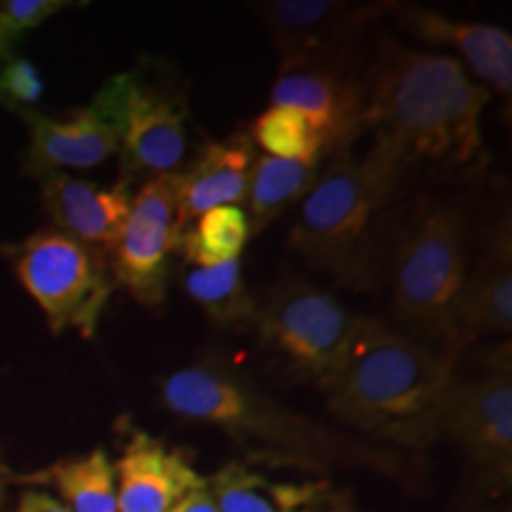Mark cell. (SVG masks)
<instances>
[{"mask_svg": "<svg viewBox=\"0 0 512 512\" xmlns=\"http://www.w3.org/2000/svg\"><path fill=\"white\" fill-rule=\"evenodd\" d=\"M467 512H496V510H486V508H475V510H467Z\"/></svg>", "mask_w": 512, "mask_h": 512, "instance_id": "obj_32", "label": "cell"}, {"mask_svg": "<svg viewBox=\"0 0 512 512\" xmlns=\"http://www.w3.org/2000/svg\"><path fill=\"white\" fill-rule=\"evenodd\" d=\"M358 318L335 294L287 278L256 299L252 328L287 368L318 384L339 366Z\"/></svg>", "mask_w": 512, "mask_h": 512, "instance_id": "obj_8", "label": "cell"}, {"mask_svg": "<svg viewBox=\"0 0 512 512\" xmlns=\"http://www.w3.org/2000/svg\"><path fill=\"white\" fill-rule=\"evenodd\" d=\"M166 512H219V508H216L214 498H211L207 484H204L202 489L190 491L188 496L181 498L174 508L166 510Z\"/></svg>", "mask_w": 512, "mask_h": 512, "instance_id": "obj_28", "label": "cell"}, {"mask_svg": "<svg viewBox=\"0 0 512 512\" xmlns=\"http://www.w3.org/2000/svg\"><path fill=\"white\" fill-rule=\"evenodd\" d=\"M159 399L178 418L226 434L247 458L259 463L313 475L373 470L396 479L411 477V463L401 451L292 411L219 361L192 363L166 375L159 380Z\"/></svg>", "mask_w": 512, "mask_h": 512, "instance_id": "obj_1", "label": "cell"}, {"mask_svg": "<svg viewBox=\"0 0 512 512\" xmlns=\"http://www.w3.org/2000/svg\"><path fill=\"white\" fill-rule=\"evenodd\" d=\"M465 219L446 202H427L415 211L396 242L389 292L394 316L418 342L437 344L439 354L460 356L456 309L467 278ZM434 349V347H432Z\"/></svg>", "mask_w": 512, "mask_h": 512, "instance_id": "obj_5", "label": "cell"}, {"mask_svg": "<svg viewBox=\"0 0 512 512\" xmlns=\"http://www.w3.org/2000/svg\"><path fill=\"white\" fill-rule=\"evenodd\" d=\"M441 437H451L486 486L503 491L512 482V373L510 356L486 375L456 380L448 394Z\"/></svg>", "mask_w": 512, "mask_h": 512, "instance_id": "obj_11", "label": "cell"}, {"mask_svg": "<svg viewBox=\"0 0 512 512\" xmlns=\"http://www.w3.org/2000/svg\"><path fill=\"white\" fill-rule=\"evenodd\" d=\"M181 283L185 294L207 313V318L214 325L252 328L256 297L245 283L240 259L211 268L185 264Z\"/></svg>", "mask_w": 512, "mask_h": 512, "instance_id": "obj_22", "label": "cell"}, {"mask_svg": "<svg viewBox=\"0 0 512 512\" xmlns=\"http://www.w3.org/2000/svg\"><path fill=\"white\" fill-rule=\"evenodd\" d=\"M43 95V81L36 67L24 57H8L0 64V102L10 110L27 112Z\"/></svg>", "mask_w": 512, "mask_h": 512, "instance_id": "obj_25", "label": "cell"}, {"mask_svg": "<svg viewBox=\"0 0 512 512\" xmlns=\"http://www.w3.org/2000/svg\"><path fill=\"white\" fill-rule=\"evenodd\" d=\"M69 5L72 3H64V0H8V3L0 5V29L10 43H15L19 36L41 27L46 19L69 8Z\"/></svg>", "mask_w": 512, "mask_h": 512, "instance_id": "obj_26", "label": "cell"}, {"mask_svg": "<svg viewBox=\"0 0 512 512\" xmlns=\"http://www.w3.org/2000/svg\"><path fill=\"white\" fill-rule=\"evenodd\" d=\"M176 242V174L152 178L133 195L131 214L107 259L114 285L124 287L140 306H162Z\"/></svg>", "mask_w": 512, "mask_h": 512, "instance_id": "obj_10", "label": "cell"}, {"mask_svg": "<svg viewBox=\"0 0 512 512\" xmlns=\"http://www.w3.org/2000/svg\"><path fill=\"white\" fill-rule=\"evenodd\" d=\"M396 24L422 43L456 50V60L477 83H486L510 102L512 95V36L484 22H463L420 5L389 3Z\"/></svg>", "mask_w": 512, "mask_h": 512, "instance_id": "obj_13", "label": "cell"}, {"mask_svg": "<svg viewBox=\"0 0 512 512\" xmlns=\"http://www.w3.org/2000/svg\"><path fill=\"white\" fill-rule=\"evenodd\" d=\"M271 105L290 107L309 117L332 157L349 150V143L363 133V76L349 64L280 67Z\"/></svg>", "mask_w": 512, "mask_h": 512, "instance_id": "obj_12", "label": "cell"}, {"mask_svg": "<svg viewBox=\"0 0 512 512\" xmlns=\"http://www.w3.org/2000/svg\"><path fill=\"white\" fill-rule=\"evenodd\" d=\"M91 105L119 131L121 188L181 171L188 152V100L181 88L138 67L102 83Z\"/></svg>", "mask_w": 512, "mask_h": 512, "instance_id": "obj_6", "label": "cell"}, {"mask_svg": "<svg viewBox=\"0 0 512 512\" xmlns=\"http://www.w3.org/2000/svg\"><path fill=\"white\" fill-rule=\"evenodd\" d=\"M252 238L245 209L226 204L204 211L178 235L176 254L188 266L211 268L240 259L247 240Z\"/></svg>", "mask_w": 512, "mask_h": 512, "instance_id": "obj_23", "label": "cell"}, {"mask_svg": "<svg viewBox=\"0 0 512 512\" xmlns=\"http://www.w3.org/2000/svg\"><path fill=\"white\" fill-rule=\"evenodd\" d=\"M254 159L249 133L204 143L190 164L176 171V235L204 211L245 202Z\"/></svg>", "mask_w": 512, "mask_h": 512, "instance_id": "obj_16", "label": "cell"}, {"mask_svg": "<svg viewBox=\"0 0 512 512\" xmlns=\"http://www.w3.org/2000/svg\"><path fill=\"white\" fill-rule=\"evenodd\" d=\"M456 361L418 339L358 318L339 366L318 382L325 406L358 437L394 451H425L441 439Z\"/></svg>", "mask_w": 512, "mask_h": 512, "instance_id": "obj_3", "label": "cell"}, {"mask_svg": "<svg viewBox=\"0 0 512 512\" xmlns=\"http://www.w3.org/2000/svg\"><path fill=\"white\" fill-rule=\"evenodd\" d=\"M119 512H166L207 484L183 451L143 430H131L114 463Z\"/></svg>", "mask_w": 512, "mask_h": 512, "instance_id": "obj_14", "label": "cell"}, {"mask_svg": "<svg viewBox=\"0 0 512 512\" xmlns=\"http://www.w3.org/2000/svg\"><path fill=\"white\" fill-rule=\"evenodd\" d=\"M27 479L34 484L55 486L69 512H119L117 475L105 448L60 460Z\"/></svg>", "mask_w": 512, "mask_h": 512, "instance_id": "obj_21", "label": "cell"}, {"mask_svg": "<svg viewBox=\"0 0 512 512\" xmlns=\"http://www.w3.org/2000/svg\"><path fill=\"white\" fill-rule=\"evenodd\" d=\"M43 207L53 228L83 245L112 254L131 214V190L114 183L102 188L98 183L81 181L67 171H55L38 178Z\"/></svg>", "mask_w": 512, "mask_h": 512, "instance_id": "obj_15", "label": "cell"}, {"mask_svg": "<svg viewBox=\"0 0 512 512\" xmlns=\"http://www.w3.org/2000/svg\"><path fill=\"white\" fill-rule=\"evenodd\" d=\"M10 46H12V43L8 41V36L3 34V29H0V64H3L10 57Z\"/></svg>", "mask_w": 512, "mask_h": 512, "instance_id": "obj_30", "label": "cell"}, {"mask_svg": "<svg viewBox=\"0 0 512 512\" xmlns=\"http://www.w3.org/2000/svg\"><path fill=\"white\" fill-rule=\"evenodd\" d=\"M408 164L394 147L375 140L366 155H332L299 202L290 245L311 266L342 285L375 283L377 238Z\"/></svg>", "mask_w": 512, "mask_h": 512, "instance_id": "obj_4", "label": "cell"}, {"mask_svg": "<svg viewBox=\"0 0 512 512\" xmlns=\"http://www.w3.org/2000/svg\"><path fill=\"white\" fill-rule=\"evenodd\" d=\"M17 512H69L67 505L57 501L55 496L46 494V491H24L19 498Z\"/></svg>", "mask_w": 512, "mask_h": 512, "instance_id": "obj_27", "label": "cell"}, {"mask_svg": "<svg viewBox=\"0 0 512 512\" xmlns=\"http://www.w3.org/2000/svg\"><path fill=\"white\" fill-rule=\"evenodd\" d=\"M275 50L280 67L297 64H349L363 31L387 12L389 3H342V0H268L252 5Z\"/></svg>", "mask_w": 512, "mask_h": 512, "instance_id": "obj_9", "label": "cell"}, {"mask_svg": "<svg viewBox=\"0 0 512 512\" xmlns=\"http://www.w3.org/2000/svg\"><path fill=\"white\" fill-rule=\"evenodd\" d=\"M306 512H351V508H349V503H344V501H339V498L330 496L328 501H323L320 505H316V508H309Z\"/></svg>", "mask_w": 512, "mask_h": 512, "instance_id": "obj_29", "label": "cell"}, {"mask_svg": "<svg viewBox=\"0 0 512 512\" xmlns=\"http://www.w3.org/2000/svg\"><path fill=\"white\" fill-rule=\"evenodd\" d=\"M254 145H259L268 157L283 162H325V138L313 126L309 117L290 107H268L254 119L249 131Z\"/></svg>", "mask_w": 512, "mask_h": 512, "instance_id": "obj_24", "label": "cell"}, {"mask_svg": "<svg viewBox=\"0 0 512 512\" xmlns=\"http://www.w3.org/2000/svg\"><path fill=\"white\" fill-rule=\"evenodd\" d=\"M320 169L323 162L302 164L283 162L268 155L256 157L245 195V214L252 235H261L287 209L302 202L316 183Z\"/></svg>", "mask_w": 512, "mask_h": 512, "instance_id": "obj_20", "label": "cell"}, {"mask_svg": "<svg viewBox=\"0 0 512 512\" xmlns=\"http://www.w3.org/2000/svg\"><path fill=\"white\" fill-rule=\"evenodd\" d=\"M512 330V235L510 221L498 223L475 271L465 278L456 309L460 349L482 335L508 337Z\"/></svg>", "mask_w": 512, "mask_h": 512, "instance_id": "obj_18", "label": "cell"}, {"mask_svg": "<svg viewBox=\"0 0 512 512\" xmlns=\"http://www.w3.org/2000/svg\"><path fill=\"white\" fill-rule=\"evenodd\" d=\"M491 91L456 57L403 46L380 34L363 76V131L394 147L406 164L465 169L482 155V114Z\"/></svg>", "mask_w": 512, "mask_h": 512, "instance_id": "obj_2", "label": "cell"}, {"mask_svg": "<svg viewBox=\"0 0 512 512\" xmlns=\"http://www.w3.org/2000/svg\"><path fill=\"white\" fill-rule=\"evenodd\" d=\"M219 512H306L328 501L330 482H280L247 463L230 460L207 479Z\"/></svg>", "mask_w": 512, "mask_h": 512, "instance_id": "obj_19", "label": "cell"}, {"mask_svg": "<svg viewBox=\"0 0 512 512\" xmlns=\"http://www.w3.org/2000/svg\"><path fill=\"white\" fill-rule=\"evenodd\" d=\"M10 254L17 280L46 313L53 335H95L117 287L105 254L55 228L29 235Z\"/></svg>", "mask_w": 512, "mask_h": 512, "instance_id": "obj_7", "label": "cell"}, {"mask_svg": "<svg viewBox=\"0 0 512 512\" xmlns=\"http://www.w3.org/2000/svg\"><path fill=\"white\" fill-rule=\"evenodd\" d=\"M19 114L29 128L24 171L34 178L64 169H93L119 152L117 126L93 105L69 119H53L36 110Z\"/></svg>", "mask_w": 512, "mask_h": 512, "instance_id": "obj_17", "label": "cell"}, {"mask_svg": "<svg viewBox=\"0 0 512 512\" xmlns=\"http://www.w3.org/2000/svg\"><path fill=\"white\" fill-rule=\"evenodd\" d=\"M3 491H5V467L0 465V503H3Z\"/></svg>", "mask_w": 512, "mask_h": 512, "instance_id": "obj_31", "label": "cell"}]
</instances>
